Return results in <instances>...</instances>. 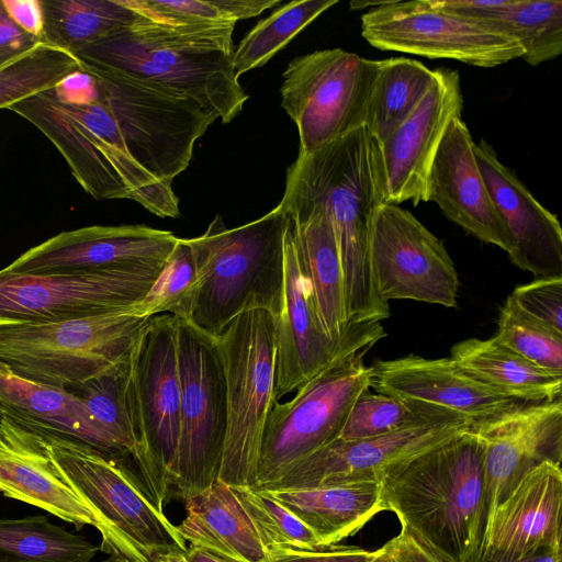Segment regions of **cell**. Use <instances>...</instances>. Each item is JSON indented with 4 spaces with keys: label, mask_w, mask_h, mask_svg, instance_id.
Here are the masks:
<instances>
[{
    "label": "cell",
    "mask_w": 562,
    "mask_h": 562,
    "mask_svg": "<svg viewBox=\"0 0 562 562\" xmlns=\"http://www.w3.org/2000/svg\"><path fill=\"white\" fill-rule=\"evenodd\" d=\"M234 29L235 24H176L143 16L72 55L83 64L190 98L227 124L248 99L233 66Z\"/></svg>",
    "instance_id": "3957f363"
},
{
    "label": "cell",
    "mask_w": 562,
    "mask_h": 562,
    "mask_svg": "<svg viewBox=\"0 0 562 562\" xmlns=\"http://www.w3.org/2000/svg\"><path fill=\"white\" fill-rule=\"evenodd\" d=\"M150 317L112 311L0 328V362L32 381L71 387L127 361Z\"/></svg>",
    "instance_id": "52a82bcc"
},
{
    "label": "cell",
    "mask_w": 562,
    "mask_h": 562,
    "mask_svg": "<svg viewBox=\"0 0 562 562\" xmlns=\"http://www.w3.org/2000/svg\"><path fill=\"white\" fill-rule=\"evenodd\" d=\"M40 41L21 30L0 0V66L35 47Z\"/></svg>",
    "instance_id": "f6af8a7d"
},
{
    "label": "cell",
    "mask_w": 562,
    "mask_h": 562,
    "mask_svg": "<svg viewBox=\"0 0 562 562\" xmlns=\"http://www.w3.org/2000/svg\"><path fill=\"white\" fill-rule=\"evenodd\" d=\"M561 464L544 461L527 472L496 506L476 553L484 562H517L561 548Z\"/></svg>",
    "instance_id": "d6986e66"
},
{
    "label": "cell",
    "mask_w": 562,
    "mask_h": 562,
    "mask_svg": "<svg viewBox=\"0 0 562 562\" xmlns=\"http://www.w3.org/2000/svg\"><path fill=\"white\" fill-rule=\"evenodd\" d=\"M446 418L461 417L429 404L402 400L379 392L372 393L368 389L352 404L339 439L372 438Z\"/></svg>",
    "instance_id": "d590c367"
},
{
    "label": "cell",
    "mask_w": 562,
    "mask_h": 562,
    "mask_svg": "<svg viewBox=\"0 0 562 562\" xmlns=\"http://www.w3.org/2000/svg\"><path fill=\"white\" fill-rule=\"evenodd\" d=\"M284 209L291 217L303 270L326 334L334 340L349 337L371 322L346 319L340 257L328 216L316 206Z\"/></svg>",
    "instance_id": "4316f807"
},
{
    "label": "cell",
    "mask_w": 562,
    "mask_h": 562,
    "mask_svg": "<svg viewBox=\"0 0 562 562\" xmlns=\"http://www.w3.org/2000/svg\"><path fill=\"white\" fill-rule=\"evenodd\" d=\"M449 357L471 378L509 397L531 404L562 398V373L537 367L494 337L462 340Z\"/></svg>",
    "instance_id": "4dcf8cb0"
},
{
    "label": "cell",
    "mask_w": 562,
    "mask_h": 562,
    "mask_svg": "<svg viewBox=\"0 0 562 562\" xmlns=\"http://www.w3.org/2000/svg\"><path fill=\"white\" fill-rule=\"evenodd\" d=\"M268 557L279 552L323 549L316 536L283 504L251 486H232Z\"/></svg>",
    "instance_id": "74e56055"
},
{
    "label": "cell",
    "mask_w": 562,
    "mask_h": 562,
    "mask_svg": "<svg viewBox=\"0 0 562 562\" xmlns=\"http://www.w3.org/2000/svg\"><path fill=\"white\" fill-rule=\"evenodd\" d=\"M370 562H395L387 542L379 548L378 554Z\"/></svg>",
    "instance_id": "816d5d0a"
},
{
    "label": "cell",
    "mask_w": 562,
    "mask_h": 562,
    "mask_svg": "<svg viewBox=\"0 0 562 562\" xmlns=\"http://www.w3.org/2000/svg\"><path fill=\"white\" fill-rule=\"evenodd\" d=\"M164 263L49 273L2 268L0 328L130 310L146 295Z\"/></svg>",
    "instance_id": "4fadbf2b"
},
{
    "label": "cell",
    "mask_w": 562,
    "mask_h": 562,
    "mask_svg": "<svg viewBox=\"0 0 562 562\" xmlns=\"http://www.w3.org/2000/svg\"><path fill=\"white\" fill-rule=\"evenodd\" d=\"M387 544L395 562H448L405 527Z\"/></svg>",
    "instance_id": "bcb514c9"
},
{
    "label": "cell",
    "mask_w": 562,
    "mask_h": 562,
    "mask_svg": "<svg viewBox=\"0 0 562 562\" xmlns=\"http://www.w3.org/2000/svg\"><path fill=\"white\" fill-rule=\"evenodd\" d=\"M184 502L187 515L176 526L184 542L207 548L239 562H263L268 558L231 485L216 480Z\"/></svg>",
    "instance_id": "f546056e"
},
{
    "label": "cell",
    "mask_w": 562,
    "mask_h": 562,
    "mask_svg": "<svg viewBox=\"0 0 562 562\" xmlns=\"http://www.w3.org/2000/svg\"><path fill=\"white\" fill-rule=\"evenodd\" d=\"M481 175L506 226L509 260L539 278L562 277V228L558 217L542 206L518 177L481 139L474 145Z\"/></svg>",
    "instance_id": "603a6c76"
},
{
    "label": "cell",
    "mask_w": 562,
    "mask_h": 562,
    "mask_svg": "<svg viewBox=\"0 0 562 562\" xmlns=\"http://www.w3.org/2000/svg\"><path fill=\"white\" fill-rule=\"evenodd\" d=\"M79 69L75 55L40 42L0 66V109L52 89Z\"/></svg>",
    "instance_id": "8d00e7d4"
},
{
    "label": "cell",
    "mask_w": 562,
    "mask_h": 562,
    "mask_svg": "<svg viewBox=\"0 0 562 562\" xmlns=\"http://www.w3.org/2000/svg\"><path fill=\"white\" fill-rule=\"evenodd\" d=\"M120 562H139V561L131 560V559H128V558H125V557H121V555H120Z\"/></svg>",
    "instance_id": "db71d44e"
},
{
    "label": "cell",
    "mask_w": 562,
    "mask_h": 562,
    "mask_svg": "<svg viewBox=\"0 0 562 562\" xmlns=\"http://www.w3.org/2000/svg\"><path fill=\"white\" fill-rule=\"evenodd\" d=\"M371 371L370 387L376 392L448 411L470 426L531 404L471 378L450 357L427 359L409 355L378 360Z\"/></svg>",
    "instance_id": "7402d4cb"
},
{
    "label": "cell",
    "mask_w": 562,
    "mask_h": 562,
    "mask_svg": "<svg viewBox=\"0 0 562 562\" xmlns=\"http://www.w3.org/2000/svg\"><path fill=\"white\" fill-rule=\"evenodd\" d=\"M189 562H239L228 555L199 546H190L186 550Z\"/></svg>",
    "instance_id": "c3c4849f"
},
{
    "label": "cell",
    "mask_w": 562,
    "mask_h": 562,
    "mask_svg": "<svg viewBox=\"0 0 562 562\" xmlns=\"http://www.w3.org/2000/svg\"><path fill=\"white\" fill-rule=\"evenodd\" d=\"M509 296L528 315L562 333V277L535 279Z\"/></svg>",
    "instance_id": "7bdbcfd3"
},
{
    "label": "cell",
    "mask_w": 562,
    "mask_h": 562,
    "mask_svg": "<svg viewBox=\"0 0 562 562\" xmlns=\"http://www.w3.org/2000/svg\"><path fill=\"white\" fill-rule=\"evenodd\" d=\"M382 203L380 145L364 126L312 154H299L286 170L279 204L319 207L331 223L348 323L381 322L390 316L389 303L375 293L369 263L371 221Z\"/></svg>",
    "instance_id": "7a4b0ae2"
},
{
    "label": "cell",
    "mask_w": 562,
    "mask_h": 562,
    "mask_svg": "<svg viewBox=\"0 0 562 562\" xmlns=\"http://www.w3.org/2000/svg\"><path fill=\"white\" fill-rule=\"evenodd\" d=\"M144 18L176 24H236L281 0H123Z\"/></svg>",
    "instance_id": "ab89813d"
},
{
    "label": "cell",
    "mask_w": 562,
    "mask_h": 562,
    "mask_svg": "<svg viewBox=\"0 0 562 562\" xmlns=\"http://www.w3.org/2000/svg\"><path fill=\"white\" fill-rule=\"evenodd\" d=\"M361 352L340 360L276 402L265 423L255 486L262 490L302 459L339 438L356 398L371 389L372 371Z\"/></svg>",
    "instance_id": "30bf717a"
},
{
    "label": "cell",
    "mask_w": 562,
    "mask_h": 562,
    "mask_svg": "<svg viewBox=\"0 0 562 562\" xmlns=\"http://www.w3.org/2000/svg\"><path fill=\"white\" fill-rule=\"evenodd\" d=\"M380 484L386 510L443 560L468 562L476 553L485 517L484 448L470 427Z\"/></svg>",
    "instance_id": "277c9868"
},
{
    "label": "cell",
    "mask_w": 562,
    "mask_h": 562,
    "mask_svg": "<svg viewBox=\"0 0 562 562\" xmlns=\"http://www.w3.org/2000/svg\"><path fill=\"white\" fill-rule=\"evenodd\" d=\"M468 562H484L473 555ZM517 562H562V550L546 551Z\"/></svg>",
    "instance_id": "681fc988"
},
{
    "label": "cell",
    "mask_w": 562,
    "mask_h": 562,
    "mask_svg": "<svg viewBox=\"0 0 562 562\" xmlns=\"http://www.w3.org/2000/svg\"><path fill=\"white\" fill-rule=\"evenodd\" d=\"M176 333L181 405L172 486L186 501L217 480L227 430V401L216 337L179 317Z\"/></svg>",
    "instance_id": "8fae6325"
},
{
    "label": "cell",
    "mask_w": 562,
    "mask_h": 562,
    "mask_svg": "<svg viewBox=\"0 0 562 562\" xmlns=\"http://www.w3.org/2000/svg\"><path fill=\"white\" fill-rule=\"evenodd\" d=\"M463 97L457 70L435 69L431 86L415 110L379 143L383 203L427 202V181L438 147Z\"/></svg>",
    "instance_id": "ac0fdd59"
},
{
    "label": "cell",
    "mask_w": 562,
    "mask_h": 562,
    "mask_svg": "<svg viewBox=\"0 0 562 562\" xmlns=\"http://www.w3.org/2000/svg\"><path fill=\"white\" fill-rule=\"evenodd\" d=\"M380 483L349 482L265 492L292 512L323 548H328L353 536L386 510Z\"/></svg>",
    "instance_id": "83f0119b"
},
{
    "label": "cell",
    "mask_w": 562,
    "mask_h": 562,
    "mask_svg": "<svg viewBox=\"0 0 562 562\" xmlns=\"http://www.w3.org/2000/svg\"><path fill=\"white\" fill-rule=\"evenodd\" d=\"M0 414L82 442L106 456L126 460L119 441L86 403L65 387L29 380L0 362Z\"/></svg>",
    "instance_id": "484cf974"
},
{
    "label": "cell",
    "mask_w": 562,
    "mask_h": 562,
    "mask_svg": "<svg viewBox=\"0 0 562 562\" xmlns=\"http://www.w3.org/2000/svg\"><path fill=\"white\" fill-rule=\"evenodd\" d=\"M178 241L145 225H93L61 232L27 249L7 270L49 273L164 263Z\"/></svg>",
    "instance_id": "44dd1931"
},
{
    "label": "cell",
    "mask_w": 562,
    "mask_h": 562,
    "mask_svg": "<svg viewBox=\"0 0 562 562\" xmlns=\"http://www.w3.org/2000/svg\"><path fill=\"white\" fill-rule=\"evenodd\" d=\"M442 10L459 14L514 37L522 59L538 66L562 53L561 0H434Z\"/></svg>",
    "instance_id": "f1b7e54d"
},
{
    "label": "cell",
    "mask_w": 562,
    "mask_h": 562,
    "mask_svg": "<svg viewBox=\"0 0 562 562\" xmlns=\"http://www.w3.org/2000/svg\"><path fill=\"white\" fill-rule=\"evenodd\" d=\"M289 221L280 204L234 228L216 215L202 235L188 239L198 280L187 321L216 337L247 311L266 310L277 319L283 308Z\"/></svg>",
    "instance_id": "5b68a950"
},
{
    "label": "cell",
    "mask_w": 562,
    "mask_h": 562,
    "mask_svg": "<svg viewBox=\"0 0 562 562\" xmlns=\"http://www.w3.org/2000/svg\"><path fill=\"white\" fill-rule=\"evenodd\" d=\"M284 263L283 308L276 319L274 403L331 364L367 352L385 336L381 322H371L340 340L326 334L303 270L291 217L284 238Z\"/></svg>",
    "instance_id": "2e32d148"
},
{
    "label": "cell",
    "mask_w": 562,
    "mask_h": 562,
    "mask_svg": "<svg viewBox=\"0 0 562 562\" xmlns=\"http://www.w3.org/2000/svg\"><path fill=\"white\" fill-rule=\"evenodd\" d=\"M474 145L462 119H452L429 171L427 202H435L469 234L508 254L512 241L479 169Z\"/></svg>",
    "instance_id": "cb8c5ba5"
},
{
    "label": "cell",
    "mask_w": 562,
    "mask_h": 562,
    "mask_svg": "<svg viewBox=\"0 0 562 562\" xmlns=\"http://www.w3.org/2000/svg\"><path fill=\"white\" fill-rule=\"evenodd\" d=\"M378 60L341 48L292 59L282 77L281 105L295 123L299 154H312L363 126Z\"/></svg>",
    "instance_id": "7c38bea8"
},
{
    "label": "cell",
    "mask_w": 562,
    "mask_h": 562,
    "mask_svg": "<svg viewBox=\"0 0 562 562\" xmlns=\"http://www.w3.org/2000/svg\"><path fill=\"white\" fill-rule=\"evenodd\" d=\"M361 35L382 50L454 59L483 68L496 67L524 55L514 37L447 12L434 0L379 2L362 14Z\"/></svg>",
    "instance_id": "5bb4252c"
},
{
    "label": "cell",
    "mask_w": 562,
    "mask_h": 562,
    "mask_svg": "<svg viewBox=\"0 0 562 562\" xmlns=\"http://www.w3.org/2000/svg\"><path fill=\"white\" fill-rule=\"evenodd\" d=\"M42 42L75 54L139 22L123 0H41Z\"/></svg>",
    "instance_id": "1f68e13d"
},
{
    "label": "cell",
    "mask_w": 562,
    "mask_h": 562,
    "mask_svg": "<svg viewBox=\"0 0 562 562\" xmlns=\"http://www.w3.org/2000/svg\"><path fill=\"white\" fill-rule=\"evenodd\" d=\"M103 562H120V557L119 555H110V558L104 560Z\"/></svg>",
    "instance_id": "f5cc1de1"
},
{
    "label": "cell",
    "mask_w": 562,
    "mask_h": 562,
    "mask_svg": "<svg viewBox=\"0 0 562 562\" xmlns=\"http://www.w3.org/2000/svg\"><path fill=\"white\" fill-rule=\"evenodd\" d=\"M19 424L32 434L56 470L92 510L102 538L101 550L150 562L158 552L187 549L176 526L125 460L45 428Z\"/></svg>",
    "instance_id": "8992f818"
},
{
    "label": "cell",
    "mask_w": 562,
    "mask_h": 562,
    "mask_svg": "<svg viewBox=\"0 0 562 562\" xmlns=\"http://www.w3.org/2000/svg\"><path fill=\"white\" fill-rule=\"evenodd\" d=\"M493 337L537 367L562 373V333L528 315L510 296L499 310Z\"/></svg>",
    "instance_id": "60d3db41"
},
{
    "label": "cell",
    "mask_w": 562,
    "mask_h": 562,
    "mask_svg": "<svg viewBox=\"0 0 562 562\" xmlns=\"http://www.w3.org/2000/svg\"><path fill=\"white\" fill-rule=\"evenodd\" d=\"M369 263L379 299L456 307L459 277L442 240L411 212L380 204L372 216Z\"/></svg>",
    "instance_id": "9a60e30c"
},
{
    "label": "cell",
    "mask_w": 562,
    "mask_h": 562,
    "mask_svg": "<svg viewBox=\"0 0 562 562\" xmlns=\"http://www.w3.org/2000/svg\"><path fill=\"white\" fill-rule=\"evenodd\" d=\"M470 428L484 448L485 527L527 472L544 461L561 464L562 398L528 404Z\"/></svg>",
    "instance_id": "ffe728a7"
},
{
    "label": "cell",
    "mask_w": 562,
    "mask_h": 562,
    "mask_svg": "<svg viewBox=\"0 0 562 562\" xmlns=\"http://www.w3.org/2000/svg\"><path fill=\"white\" fill-rule=\"evenodd\" d=\"M336 3L337 0H299L276 9L268 18L260 20L235 47V75L239 78L245 72L267 64L301 31Z\"/></svg>",
    "instance_id": "e575fe53"
},
{
    "label": "cell",
    "mask_w": 562,
    "mask_h": 562,
    "mask_svg": "<svg viewBox=\"0 0 562 562\" xmlns=\"http://www.w3.org/2000/svg\"><path fill=\"white\" fill-rule=\"evenodd\" d=\"M128 370L130 359L100 376L67 389L86 403L126 456L136 462L139 447L128 404Z\"/></svg>",
    "instance_id": "f35d334b"
},
{
    "label": "cell",
    "mask_w": 562,
    "mask_h": 562,
    "mask_svg": "<svg viewBox=\"0 0 562 562\" xmlns=\"http://www.w3.org/2000/svg\"><path fill=\"white\" fill-rule=\"evenodd\" d=\"M379 552L359 547L333 546L317 550H295L269 555L263 562H370Z\"/></svg>",
    "instance_id": "ee69618b"
},
{
    "label": "cell",
    "mask_w": 562,
    "mask_h": 562,
    "mask_svg": "<svg viewBox=\"0 0 562 562\" xmlns=\"http://www.w3.org/2000/svg\"><path fill=\"white\" fill-rule=\"evenodd\" d=\"M98 550L45 516L0 519V562H91Z\"/></svg>",
    "instance_id": "836d02e7"
},
{
    "label": "cell",
    "mask_w": 562,
    "mask_h": 562,
    "mask_svg": "<svg viewBox=\"0 0 562 562\" xmlns=\"http://www.w3.org/2000/svg\"><path fill=\"white\" fill-rule=\"evenodd\" d=\"M434 77L435 69L415 59L391 57L378 60L363 126L382 143L415 110Z\"/></svg>",
    "instance_id": "d6a6232c"
},
{
    "label": "cell",
    "mask_w": 562,
    "mask_h": 562,
    "mask_svg": "<svg viewBox=\"0 0 562 562\" xmlns=\"http://www.w3.org/2000/svg\"><path fill=\"white\" fill-rule=\"evenodd\" d=\"M79 63L56 87L9 110L55 145L94 199H130L159 217H177L171 183L205 133L202 109L154 83Z\"/></svg>",
    "instance_id": "6da1fadb"
},
{
    "label": "cell",
    "mask_w": 562,
    "mask_h": 562,
    "mask_svg": "<svg viewBox=\"0 0 562 562\" xmlns=\"http://www.w3.org/2000/svg\"><path fill=\"white\" fill-rule=\"evenodd\" d=\"M186 550L169 549L158 552L153 555L150 562H189Z\"/></svg>",
    "instance_id": "f907efd6"
},
{
    "label": "cell",
    "mask_w": 562,
    "mask_h": 562,
    "mask_svg": "<svg viewBox=\"0 0 562 562\" xmlns=\"http://www.w3.org/2000/svg\"><path fill=\"white\" fill-rule=\"evenodd\" d=\"M176 334V316L150 317L132 350L128 370V404L139 447L136 464L161 510L175 479L180 434Z\"/></svg>",
    "instance_id": "9c48e42d"
},
{
    "label": "cell",
    "mask_w": 562,
    "mask_h": 562,
    "mask_svg": "<svg viewBox=\"0 0 562 562\" xmlns=\"http://www.w3.org/2000/svg\"><path fill=\"white\" fill-rule=\"evenodd\" d=\"M227 401V430L217 480L255 486L266 419L274 404L276 317L247 311L216 336Z\"/></svg>",
    "instance_id": "ba28073f"
},
{
    "label": "cell",
    "mask_w": 562,
    "mask_h": 562,
    "mask_svg": "<svg viewBox=\"0 0 562 562\" xmlns=\"http://www.w3.org/2000/svg\"><path fill=\"white\" fill-rule=\"evenodd\" d=\"M196 280V265L188 239L178 238L157 279L130 312L139 317L171 314L187 319Z\"/></svg>",
    "instance_id": "b9f144b4"
},
{
    "label": "cell",
    "mask_w": 562,
    "mask_h": 562,
    "mask_svg": "<svg viewBox=\"0 0 562 562\" xmlns=\"http://www.w3.org/2000/svg\"><path fill=\"white\" fill-rule=\"evenodd\" d=\"M1 2L8 15L21 30L42 42L44 21L41 0H1Z\"/></svg>",
    "instance_id": "7dc6e473"
},
{
    "label": "cell",
    "mask_w": 562,
    "mask_h": 562,
    "mask_svg": "<svg viewBox=\"0 0 562 562\" xmlns=\"http://www.w3.org/2000/svg\"><path fill=\"white\" fill-rule=\"evenodd\" d=\"M0 492L77 528H97L90 507L56 470L32 434L4 414H0Z\"/></svg>",
    "instance_id": "d4e9b609"
},
{
    "label": "cell",
    "mask_w": 562,
    "mask_h": 562,
    "mask_svg": "<svg viewBox=\"0 0 562 562\" xmlns=\"http://www.w3.org/2000/svg\"><path fill=\"white\" fill-rule=\"evenodd\" d=\"M469 427L470 424L464 419L446 418L372 438H338L302 459L279 480L262 490L381 482L394 469Z\"/></svg>",
    "instance_id": "e0dca14e"
}]
</instances>
